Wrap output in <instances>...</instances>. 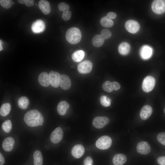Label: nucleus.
<instances>
[{
  "mask_svg": "<svg viewBox=\"0 0 165 165\" xmlns=\"http://www.w3.org/2000/svg\"><path fill=\"white\" fill-rule=\"evenodd\" d=\"M25 123L31 127L42 125L44 119L41 113L35 109L31 110L25 115L24 118Z\"/></svg>",
  "mask_w": 165,
  "mask_h": 165,
  "instance_id": "1",
  "label": "nucleus"
},
{
  "mask_svg": "<svg viewBox=\"0 0 165 165\" xmlns=\"http://www.w3.org/2000/svg\"><path fill=\"white\" fill-rule=\"evenodd\" d=\"M65 37L70 43L75 44L78 43L82 38V34L80 30L76 27H72L67 31Z\"/></svg>",
  "mask_w": 165,
  "mask_h": 165,
  "instance_id": "2",
  "label": "nucleus"
},
{
  "mask_svg": "<svg viewBox=\"0 0 165 165\" xmlns=\"http://www.w3.org/2000/svg\"><path fill=\"white\" fill-rule=\"evenodd\" d=\"M112 140L109 137L105 135L101 137L96 141V145L98 148L105 150L111 146Z\"/></svg>",
  "mask_w": 165,
  "mask_h": 165,
  "instance_id": "3",
  "label": "nucleus"
},
{
  "mask_svg": "<svg viewBox=\"0 0 165 165\" xmlns=\"http://www.w3.org/2000/svg\"><path fill=\"white\" fill-rule=\"evenodd\" d=\"M155 83L154 78L152 76H148L143 80L142 87L143 90L146 93L151 91L154 87Z\"/></svg>",
  "mask_w": 165,
  "mask_h": 165,
  "instance_id": "4",
  "label": "nucleus"
},
{
  "mask_svg": "<svg viewBox=\"0 0 165 165\" xmlns=\"http://www.w3.org/2000/svg\"><path fill=\"white\" fill-rule=\"evenodd\" d=\"M153 11L157 14H161L165 12V0H154L152 4Z\"/></svg>",
  "mask_w": 165,
  "mask_h": 165,
  "instance_id": "5",
  "label": "nucleus"
},
{
  "mask_svg": "<svg viewBox=\"0 0 165 165\" xmlns=\"http://www.w3.org/2000/svg\"><path fill=\"white\" fill-rule=\"evenodd\" d=\"M92 62L88 60H86L79 63L77 66L78 72L82 74L89 73L92 69Z\"/></svg>",
  "mask_w": 165,
  "mask_h": 165,
  "instance_id": "6",
  "label": "nucleus"
},
{
  "mask_svg": "<svg viewBox=\"0 0 165 165\" xmlns=\"http://www.w3.org/2000/svg\"><path fill=\"white\" fill-rule=\"evenodd\" d=\"M63 135L62 128L60 127H57L52 132L50 136V140L53 143H57L62 139Z\"/></svg>",
  "mask_w": 165,
  "mask_h": 165,
  "instance_id": "7",
  "label": "nucleus"
},
{
  "mask_svg": "<svg viewBox=\"0 0 165 165\" xmlns=\"http://www.w3.org/2000/svg\"><path fill=\"white\" fill-rule=\"evenodd\" d=\"M109 118L106 116H97L95 117L93 120L94 126L98 129L102 128L109 122Z\"/></svg>",
  "mask_w": 165,
  "mask_h": 165,
  "instance_id": "8",
  "label": "nucleus"
},
{
  "mask_svg": "<svg viewBox=\"0 0 165 165\" xmlns=\"http://www.w3.org/2000/svg\"><path fill=\"white\" fill-rule=\"evenodd\" d=\"M125 26L126 30L132 33L137 32L140 28L139 23L137 21L133 20L127 21L125 23Z\"/></svg>",
  "mask_w": 165,
  "mask_h": 165,
  "instance_id": "9",
  "label": "nucleus"
},
{
  "mask_svg": "<svg viewBox=\"0 0 165 165\" xmlns=\"http://www.w3.org/2000/svg\"><path fill=\"white\" fill-rule=\"evenodd\" d=\"M49 75L50 85L53 87H58L59 85L61 75L58 72L53 71H51Z\"/></svg>",
  "mask_w": 165,
  "mask_h": 165,
  "instance_id": "10",
  "label": "nucleus"
},
{
  "mask_svg": "<svg viewBox=\"0 0 165 165\" xmlns=\"http://www.w3.org/2000/svg\"><path fill=\"white\" fill-rule=\"evenodd\" d=\"M137 152L142 155H147L151 152V148L148 143L146 141L139 142L137 146Z\"/></svg>",
  "mask_w": 165,
  "mask_h": 165,
  "instance_id": "11",
  "label": "nucleus"
},
{
  "mask_svg": "<svg viewBox=\"0 0 165 165\" xmlns=\"http://www.w3.org/2000/svg\"><path fill=\"white\" fill-rule=\"evenodd\" d=\"M45 25L44 22L41 20H38L34 22L31 26L32 31L35 33L42 32L45 29Z\"/></svg>",
  "mask_w": 165,
  "mask_h": 165,
  "instance_id": "12",
  "label": "nucleus"
},
{
  "mask_svg": "<svg viewBox=\"0 0 165 165\" xmlns=\"http://www.w3.org/2000/svg\"><path fill=\"white\" fill-rule=\"evenodd\" d=\"M71 82L69 77L67 75L62 74L61 75L59 85L63 89L68 90L71 87Z\"/></svg>",
  "mask_w": 165,
  "mask_h": 165,
  "instance_id": "13",
  "label": "nucleus"
},
{
  "mask_svg": "<svg viewBox=\"0 0 165 165\" xmlns=\"http://www.w3.org/2000/svg\"><path fill=\"white\" fill-rule=\"evenodd\" d=\"M85 152V149L83 146L80 144L75 145L71 151L72 155L75 158L79 159L81 157Z\"/></svg>",
  "mask_w": 165,
  "mask_h": 165,
  "instance_id": "14",
  "label": "nucleus"
},
{
  "mask_svg": "<svg viewBox=\"0 0 165 165\" xmlns=\"http://www.w3.org/2000/svg\"><path fill=\"white\" fill-rule=\"evenodd\" d=\"M152 112V109L151 107L148 105L144 106L140 112V117L143 120L148 119L151 115Z\"/></svg>",
  "mask_w": 165,
  "mask_h": 165,
  "instance_id": "15",
  "label": "nucleus"
},
{
  "mask_svg": "<svg viewBox=\"0 0 165 165\" xmlns=\"http://www.w3.org/2000/svg\"><path fill=\"white\" fill-rule=\"evenodd\" d=\"M14 143V140L12 137H7L3 141L2 143V147L6 151H11L13 148Z\"/></svg>",
  "mask_w": 165,
  "mask_h": 165,
  "instance_id": "16",
  "label": "nucleus"
},
{
  "mask_svg": "<svg viewBox=\"0 0 165 165\" xmlns=\"http://www.w3.org/2000/svg\"><path fill=\"white\" fill-rule=\"evenodd\" d=\"M38 81L42 86H48L50 84L49 74L46 72L41 73L38 76Z\"/></svg>",
  "mask_w": 165,
  "mask_h": 165,
  "instance_id": "17",
  "label": "nucleus"
},
{
  "mask_svg": "<svg viewBox=\"0 0 165 165\" xmlns=\"http://www.w3.org/2000/svg\"><path fill=\"white\" fill-rule=\"evenodd\" d=\"M38 6L42 12L45 15H48L50 12L51 8L49 2L45 0H41L38 2Z\"/></svg>",
  "mask_w": 165,
  "mask_h": 165,
  "instance_id": "18",
  "label": "nucleus"
},
{
  "mask_svg": "<svg viewBox=\"0 0 165 165\" xmlns=\"http://www.w3.org/2000/svg\"><path fill=\"white\" fill-rule=\"evenodd\" d=\"M127 160L126 156L121 153L115 155L112 159V162L114 165H123Z\"/></svg>",
  "mask_w": 165,
  "mask_h": 165,
  "instance_id": "19",
  "label": "nucleus"
},
{
  "mask_svg": "<svg viewBox=\"0 0 165 165\" xmlns=\"http://www.w3.org/2000/svg\"><path fill=\"white\" fill-rule=\"evenodd\" d=\"M69 107V104L65 101H61L58 104L57 110L59 114L61 115H65Z\"/></svg>",
  "mask_w": 165,
  "mask_h": 165,
  "instance_id": "20",
  "label": "nucleus"
},
{
  "mask_svg": "<svg viewBox=\"0 0 165 165\" xmlns=\"http://www.w3.org/2000/svg\"><path fill=\"white\" fill-rule=\"evenodd\" d=\"M152 50L149 46L145 45L143 46L141 49L140 55L143 59H146L150 58L152 56Z\"/></svg>",
  "mask_w": 165,
  "mask_h": 165,
  "instance_id": "21",
  "label": "nucleus"
},
{
  "mask_svg": "<svg viewBox=\"0 0 165 165\" xmlns=\"http://www.w3.org/2000/svg\"><path fill=\"white\" fill-rule=\"evenodd\" d=\"M85 56V53L82 50H79L74 52L72 54V58L75 62H79L81 61Z\"/></svg>",
  "mask_w": 165,
  "mask_h": 165,
  "instance_id": "22",
  "label": "nucleus"
},
{
  "mask_svg": "<svg viewBox=\"0 0 165 165\" xmlns=\"http://www.w3.org/2000/svg\"><path fill=\"white\" fill-rule=\"evenodd\" d=\"M34 165H42L43 158L41 152L39 150H36L33 155Z\"/></svg>",
  "mask_w": 165,
  "mask_h": 165,
  "instance_id": "23",
  "label": "nucleus"
},
{
  "mask_svg": "<svg viewBox=\"0 0 165 165\" xmlns=\"http://www.w3.org/2000/svg\"><path fill=\"white\" fill-rule=\"evenodd\" d=\"M104 40L101 35H96L92 39V43L94 46L98 47L103 45Z\"/></svg>",
  "mask_w": 165,
  "mask_h": 165,
  "instance_id": "24",
  "label": "nucleus"
},
{
  "mask_svg": "<svg viewBox=\"0 0 165 165\" xmlns=\"http://www.w3.org/2000/svg\"><path fill=\"white\" fill-rule=\"evenodd\" d=\"M130 46L126 42L121 43L119 46L118 51L119 53L123 55H125L128 53L130 51Z\"/></svg>",
  "mask_w": 165,
  "mask_h": 165,
  "instance_id": "25",
  "label": "nucleus"
},
{
  "mask_svg": "<svg viewBox=\"0 0 165 165\" xmlns=\"http://www.w3.org/2000/svg\"><path fill=\"white\" fill-rule=\"evenodd\" d=\"M11 109L10 104L8 103L3 104L0 109V115L3 116H7L9 113Z\"/></svg>",
  "mask_w": 165,
  "mask_h": 165,
  "instance_id": "26",
  "label": "nucleus"
},
{
  "mask_svg": "<svg viewBox=\"0 0 165 165\" xmlns=\"http://www.w3.org/2000/svg\"><path fill=\"white\" fill-rule=\"evenodd\" d=\"M29 104V100L26 97H22L18 100V105L19 107L22 109H26Z\"/></svg>",
  "mask_w": 165,
  "mask_h": 165,
  "instance_id": "27",
  "label": "nucleus"
},
{
  "mask_svg": "<svg viewBox=\"0 0 165 165\" xmlns=\"http://www.w3.org/2000/svg\"><path fill=\"white\" fill-rule=\"evenodd\" d=\"M101 25L105 28H110L112 27L114 24L112 20L107 16L102 17L100 21Z\"/></svg>",
  "mask_w": 165,
  "mask_h": 165,
  "instance_id": "28",
  "label": "nucleus"
},
{
  "mask_svg": "<svg viewBox=\"0 0 165 165\" xmlns=\"http://www.w3.org/2000/svg\"><path fill=\"white\" fill-rule=\"evenodd\" d=\"M12 124L10 120L8 119L4 121L2 125L3 130L6 133H9L11 130Z\"/></svg>",
  "mask_w": 165,
  "mask_h": 165,
  "instance_id": "29",
  "label": "nucleus"
},
{
  "mask_svg": "<svg viewBox=\"0 0 165 165\" xmlns=\"http://www.w3.org/2000/svg\"><path fill=\"white\" fill-rule=\"evenodd\" d=\"M102 86L103 89L108 92H111L113 90L112 82L108 81L105 82L103 84Z\"/></svg>",
  "mask_w": 165,
  "mask_h": 165,
  "instance_id": "30",
  "label": "nucleus"
},
{
  "mask_svg": "<svg viewBox=\"0 0 165 165\" xmlns=\"http://www.w3.org/2000/svg\"><path fill=\"white\" fill-rule=\"evenodd\" d=\"M101 104L105 107H108L111 105L110 99L105 95H103L100 98Z\"/></svg>",
  "mask_w": 165,
  "mask_h": 165,
  "instance_id": "31",
  "label": "nucleus"
},
{
  "mask_svg": "<svg viewBox=\"0 0 165 165\" xmlns=\"http://www.w3.org/2000/svg\"><path fill=\"white\" fill-rule=\"evenodd\" d=\"M0 4L3 7L8 9L12 7L13 2L11 0H0Z\"/></svg>",
  "mask_w": 165,
  "mask_h": 165,
  "instance_id": "32",
  "label": "nucleus"
},
{
  "mask_svg": "<svg viewBox=\"0 0 165 165\" xmlns=\"http://www.w3.org/2000/svg\"><path fill=\"white\" fill-rule=\"evenodd\" d=\"M101 35L104 40L109 38L112 36L111 31L107 29H104L101 30Z\"/></svg>",
  "mask_w": 165,
  "mask_h": 165,
  "instance_id": "33",
  "label": "nucleus"
},
{
  "mask_svg": "<svg viewBox=\"0 0 165 165\" xmlns=\"http://www.w3.org/2000/svg\"><path fill=\"white\" fill-rule=\"evenodd\" d=\"M58 7L59 11H63L68 10L70 8L69 5L66 3L62 2L59 3Z\"/></svg>",
  "mask_w": 165,
  "mask_h": 165,
  "instance_id": "34",
  "label": "nucleus"
},
{
  "mask_svg": "<svg viewBox=\"0 0 165 165\" xmlns=\"http://www.w3.org/2000/svg\"><path fill=\"white\" fill-rule=\"evenodd\" d=\"M157 139L160 144L165 146V132L159 133L157 136Z\"/></svg>",
  "mask_w": 165,
  "mask_h": 165,
  "instance_id": "35",
  "label": "nucleus"
},
{
  "mask_svg": "<svg viewBox=\"0 0 165 165\" xmlns=\"http://www.w3.org/2000/svg\"><path fill=\"white\" fill-rule=\"evenodd\" d=\"M71 12L70 11L68 10L63 12L62 14V18L65 21L69 20L71 16Z\"/></svg>",
  "mask_w": 165,
  "mask_h": 165,
  "instance_id": "36",
  "label": "nucleus"
},
{
  "mask_svg": "<svg viewBox=\"0 0 165 165\" xmlns=\"http://www.w3.org/2000/svg\"><path fill=\"white\" fill-rule=\"evenodd\" d=\"M157 163L160 165H165V156H161L157 159Z\"/></svg>",
  "mask_w": 165,
  "mask_h": 165,
  "instance_id": "37",
  "label": "nucleus"
},
{
  "mask_svg": "<svg viewBox=\"0 0 165 165\" xmlns=\"http://www.w3.org/2000/svg\"><path fill=\"white\" fill-rule=\"evenodd\" d=\"M83 163L84 165H88L90 164H92L93 160L91 157L88 156L85 159Z\"/></svg>",
  "mask_w": 165,
  "mask_h": 165,
  "instance_id": "38",
  "label": "nucleus"
},
{
  "mask_svg": "<svg viewBox=\"0 0 165 165\" xmlns=\"http://www.w3.org/2000/svg\"><path fill=\"white\" fill-rule=\"evenodd\" d=\"M112 84L113 90H117L119 89L120 88V84L117 82H112Z\"/></svg>",
  "mask_w": 165,
  "mask_h": 165,
  "instance_id": "39",
  "label": "nucleus"
},
{
  "mask_svg": "<svg viewBox=\"0 0 165 165\" xmlns=\"http://www.w3.org/2000/svg\"><path fill=\"white\" fill-rule=\"evenodd\" d=\"M111 19H115L117 16L116 14L113 12H109L108 13L106 16Z\"/></svg>",
  "mask_w": 165,
  "mask_h": 165,
  "instance_id": "40",
  "label": "nucleus"
},
{
  "mask_svg": "<svg viewBox=\"0 0 165 165\" xmlns=\"http://www.w3.org/2000/svg\"><path fill=\"white\" fill-rule=\"evenodd\" d=\"M25 4L26 6L30 7L34 5V1L33 0H25Z\"/></svg>",
  "mask_w": 165,
  "mask_h": 165,
  "instance_id": "41",
  "label": "nucleus"
},
{
  "mask_svg": "<svg viewBox=\"0 0 165 165\" xmlns=\"http://www.w3.org/2000/svg\"><path fill=\"white\" fill-rule=\"evenodd\" d=\"M5 163V160L1 152L0 153V165H3Z\"/></svg>",
  "mask_w": 165,
  "mask_h": 165,
  "instance_id": "42",
  "label": "nucleus"
},
{
  "mask_svg": "<svg viewBox=\"0 0 165 165\" xmlns=\"http://www.w3.org/2000/svg\"><path fill=\"white\" fill-rule=\"evenodd\" d=\"M2 41L0 40V51H1L3 49V47L2 46Z\"/></svg>",
  "mask_w": 165,
  "mask_h": 165,
  "instance_id": "43",
  "label": "nucleus"
},
{
  "mask_svg": "<svg viewBox=\"0 0 165 165\" xmlns=\"http://www.w3.org/2000/svg\"><path fill=\"white\" fill-rule=\"evenodd\" d=\"M164 113H165V108L164 109Z\"/></svg>",
  "mask_w": 165,
  "mask_h": 165,
  "instance_id": "44",
  "label": "nucleus"
},
{
  "mask_svg": "<svg viewBox=\"0 0 165 165\" xmlns=\"http://www.w3.org/2000/svg\"><path fill=\"white\" fill-rule=\"evenodd\" d=\"M88 165H93L92 164H89Z\"/></svg>",
  "mask_w": 165,
  "mask_h": 165,
  "instance_id": "45",
  "label": "nucleus"
}]
</instances>
